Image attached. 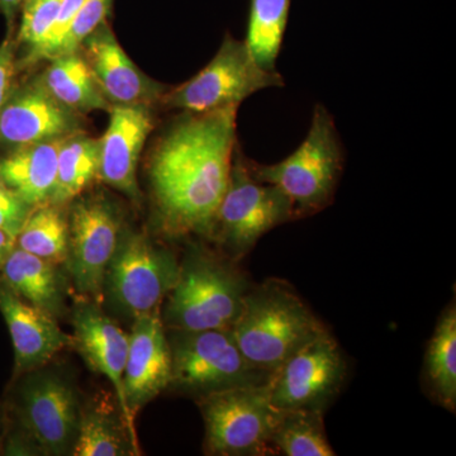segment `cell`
<instances>
[{
    "mask_svg": "<svg viewBox=\"0 0 456 456\" xmlns=\"http://www.w3.org/2000/svg\"><path fill=\"white\" fill-rule=\"evenodd\" d=\"M237 110L185 112L156 142L147 173L156 222L165 235L209 236L239 143Z\"/></svg>",
    "mask_w": 456,
    "mask_h": 456,
    "instance_id": "obj_1",
    "label": "cell"
},
{
    "mask_svg": "<svg viewBox=\"0 0 456 456\" xmlns=\"http://www.w3.org/2000/svg\"><path fill=\"white\" fill-rule=\"evenodd\" d=\"M236 261L193 245L179 263L178 278L167 294L165 329L176 331L231 330L250 292Z\"/></svg>",
    "mask_w": 456,
    "mask_h": 456,
    "instance_id": "obj_2",
    "label": "cell"
},
{
    "mask_svg": "<svg viewBox=\"0 0 456 456\" xmlns=\"http://www.w3.org/2000/svg\"><path fill=\"white\" fill-rule=\"evenodd\" d=\"M326 329L292 285L268 279L251 287L231 332L248 362L273 374Z\"/></svg>",
    "mask_w": 456,
    "mask_h": 456,
    "instance_id": "obj_3",
    "label": "cell"
},
{
    "mask_svg": "<svg viewBox=\"0 0 456 456\" xmlns=\"http://www.w3.org/2000/svg\"><path fill=\"white\" fill-rule=\"evenodd\" d=\"M344 147L334 117L317 104L310 130L301 145L284 160L264 165L248 161L259 182L274 185L293 206L296 220L325 209L335 196L342 167Z\"/></svg>",
    "mask_w": 456,
    "mask_h": 456,
    "instance_id": "obj_4",
    "label": "cell"
},
{
    "mask_svg": "<svg viewBox=\"0 0 456 456\" xmlns=\"http://www.w3.org/2000/svg\"><path fill=\"white\" fill-rule=\"evenodd\" d=\"M248 161L237 143L227 189L208 236L222 254L235 261L250 253L273 228L296 220L290 200L274 185L255 178Z\"/></svg>",
    "mask_w": 456,
    "mask_h": 456,
    "instance_id": "obj_5",
    "label": "cell"
},
{
    "mask_svg": "<svg viewBox=\"0 0 456 456\" xmlns=\"http://www.w3.org/2000/svg\"><path fill=\"white\" fill-rule=\"evenodd\" d=\"M179 263L170 248L123 227L104 278V302L132 321L161 311L178 278Z\"/></svg>",
    "mask_w": 456,
    "mask_h": 456,
    "instance_id": "obj_6",
    "label": "cell"
},
{
    "mask_svg": "<svg viewBox=\"0 0 456 456\" xmlns=\"http://www.w3.org/2000/svg\"><path fill=\"white\" fill-rule=\"evenodd\" d=\"M197 401L206 454L274 455L272 436L281 410L270 401L269 380L209 393Z\"/></svg>",
    "mask_w": 456,
    "mask_h": 456,
    "instance_id": "obj_7",
    "label": "cell"
},
{
    "mask_svg": "<svg viewBox=\"0 0 456 456\" xmlns=\"http://www.w3.org/2000/svg\"><path fill=\"white\" fill-rule=\"evenodd\" d=\"M171 355L169 388L196 395L233 387L268 382L264 373L248 362L231 330L176 331L167 336Z\"/></svg>",
    "mask_w": 456,
    "mask_h": 456,
    "instance_id": "obj_8",
    "label": "cell"
},
{
    "mask_svg": "<svg viewBox=\"0 0 456 456\" xmlns=\"http://www.w3.org/2000/svg\"><path fill=\"white\" fill-rule=\"evenodd\" d=\"M46 367L20 375L14 415L32 449L44 455H71L83 404L73 380Z\"/></svg>",
    "mask_w": 456,
    "mask_h": 456,
    "instance_id": "obj_9",
    "label": "cell"
},
{
    "mask_svg": "<svg viewBox=\"0 0 456 456\" xmlns=\"http://www.w3.org/2000/svg\"><path fill=\"white\" fill-rule=\"evenodd\" d=\"M277 70L261 68L244 41L226 35L220 50L188 82L165 92L160 104L167 110L203 113L240 104L260 90L283 86Z\"/></svg>",
    "mask_w": 456,
    "mask_h": 456,
    "instance_id": "obj_10",
    "label": "cell"
},
{
    "mask_svg": "<svg viewBox=\"0 0 456 456\" xmlns=\"http://www.w3.org/2000/svg\"><path fill=\"white\" fill-rule=\"evenodd\" d=\"M70 246L66 269L82 298L104 305V278L118 245L123 222L104 194L79 196L68 204Z\"/></svg>",
    "mask_w": 456,
    "mask_h": 456,
    "instance_id": "obj_11",
    "label": "cell"
},
{
    "mask_svg": "<svg viewBox=\"0 0 456 456\" xmlns=\"http://www.w3.org/2000/svg\"><path fill=\"white\" fill-rule=\"evenodd\" d=\"M346 362L329 329L285 360L269 379L270 401L278 410L325 411L340 392Z\"/></svg>",
    "mask_w": 456,
    "mask_h": 456,
    "instance_id": "obj_12",
    "label": "cell"
},
{
    "mask_svg": "<svg viewBox=\"0 0 456 456\" xmlns=\"http://www.w3.org/2000/svg\"><path fill=\"white\" fill-rule=\"evenodd\" d=\"M82 114L69 110L36 77L14 86L0 108V143L16 147L61 140L84 131Z\"/></svg>",
    "mask_w": 456,
    "mask_h": 456,
    "instance_id": "obj_13",
    "label": "cell"
},
{
    "mask_svg": "<svg viewBox=\"0 0 456 456\" xmlns=\"http://www.w3.org/2000/svg\"><path fill=\"white\" fill-rule=\"evenodd\" d=\"M74 336L73 346L80 354L90 370L103 375L112 384L116 401L132 437L139 443L134 417L127 407L125 395L126 362H127L130 335L108 316L103 305L82 298L75 302L71 314Z\"/></svg>",
    "mask_w": 456,
    "mask_h": 456,
    "instance_id": "obj_14",
    "label": "cell"
},
{
    "mask_svg": "<svg viewBox=\"0 0 456 456\" xmlns=\"http://www.w3.org/2000/svg\"><path fill=\"white\" fill-rule=\"evenodd\" d=\"M79 51L110 106L151 107L160 103L167 92L165 86L137 68L107 22L83 41Z\"/></svg>",
    "mask_w": 456,
    "mask_h": 456,
    "instance_id": "obj_15",
    "label": "cell"
},
{
    "mask_svg": "<svg viewBox=\"0 0 456 456\" xmlns=\"http://www.w3.org/2000/svg\"><path fill=\"white\" fill-rule=\"evenodd\" d=\"M110 123L99 139L97 179L139 203L141 191L137 169L147 137L154 128L151 107L112 106Z\"/></svg>",
    "mask_w": 456,
    "mask_h": 456,
    "instance_id": "obj_16",
    "label": "cell"
},
{
    "mask_svg": "<svg viewBox=\"0 0 456 456\" xmlns=\"http://www.w3.org/2000/svg\"><path fill=\"white\" fill-rule=\"evenodd\" d=\"M126 362V402L131 415L154 401L171 382V355L161 311L136 318L132 325Z\"/></svg>",
    "mask_w": 456,
    "mask_h": 456,
    "instance_id": "obj_17",
    "label": "cell"
},
{
    "mask_svg": "<svg viewBox=\"0 0 456 456\" xmlns=\"http://www.w3.org/2000/svg\"><path fill=\"white\" fill-rule=\"evenodd\" d=\"M0 314L4 317L14 349V375L49 364L60 351L73 346L55 317L29 305L0 279Z\"/></svg>",
    "mask_w": 456,
    "mask_h": 456,
    "instance_id": "obj_18",
    "label": "cell"
},
{
    "mask_svg": "<svg viewBox=\"0 0 456 456\" xmlns=\"http://www.w3.org/2000/svg\"><path fill=\"white\" fill-rule=\"evenodd\" d=\"M0 270V279L29 305L56 320L68 311V281L56 264L14 246Z\"/></svg>",
    "mask_w": 456,
    "mask_h": 456,
    "instance_id": "obj_19",
    "label": "cell"
},
{
    "mask_svg": "<svg viewBox=\"0 0 456 456\" xmlns=\"http://www.w3.org/2000/svg\"><path fill=\"white\" fill-rule=\"evenodd\" d=\"M61 140L16 147L0 158V182L31 208L53 198Z\"/></svg>",
    "mask_w": 456,
    "mask_h": 456,
    "instance_id": "obj_20",
    "label": "cell"
},
{
    "mask_svg": "<svg viewBox=\"0 0 456 456\" xmlns=\"http://www.w3.org/2000/svg\"><path fill=\"white\" fill-rule=\"evenodd\" d=\"M37 77L57 102L82 116L94 110L110 112L112 106L99 89L80 51L53 57Z\"/></svg>",
    "mask_w": 456,
    "mask_h": 456,
    "instance_id": "obj_21",
    "label": "cell"
},
{
    "mask_svg": "<svg viewBox=\"0 0 456 456\" xmlns=\"http://www.w3.org/2000/svg\"><path fill=\"white\" fill-rule=\"evenodd\" d=\"M122 413L106 403L82 407L75 439L74 456H128L141 454Z\"/></svg>",
    "mask_w": 456,
    "mask_h": 456,
    "instance_id": "obj_22",
    "label": "cell"
},
{
    "mask_svg": "<svg viewBox=\"0 0 456 456\" xmlns=\"http://www.w3.org/2000/svg\"><path fill=\"white\" fill-rule=\"evenodd\" d=\"M99 147V139L88 136L84 131L61 140L51 203L68 206L97 179Z\"/></svg>",
    "mask_w": 456,
    "mask_h": 456,
    "instance_id": "obj_23",
    "label": "cell"
},
{
    "mask_svg": "<svg viewBox=\"0 0 456 456\" xmlns=\"http://www.w3.org/2000/svg\"><path fill=\"white\" fill-rule=\"evenodd\" d=\"M68 206L45 203L27 216L16 246L27 253L61 266L68 263L70 246Z\"/></svg>",
    "mask_w": 456,
    "mask_h": 456,
    "instance_id": "obj_24",
    "label": "cell"
},
{
    "mask_svg": "<svg viewBox=\"0 0 456 456\" xmlns=\"http://www.w3.org/2000/svg\"><path fill=\"white\" fill-rule=\"evenodd\" d=\"M274 454L284 456H334L327 439L323 411L314 408L281 410L272 436Z\"/></svg>",
    "mask_w": 456,
    "mask_h": 456,
    "instance_id": "obj_25",
    "label": "cell"
},
{
    "mask_svg": "<svg viewBox=\"0 0 456 456\" xmlns=\"http://www.w3.org/2000/svg\"><path fill=\"white\" fill-rule=\"evenodd\" d=\"M426 379L431 395L450 412L456 410V308L444 311L426 353Z\"/></svg>",
    "mask_w": 456,
    "mask_h": 456,
    "instance_id": "obj_26",
    "label": "cell"
},
{
    "mask_svg": "<svg viewBox=\"0 0 456 456\" xmlns=\"http://www.w3.org/2000/svg\"><path fill=\"white\" fill-rule=\"evenodd\" d=\"M289 8L290 0H250L244 42L255 61L266 70L275 71Z\"/></svg>",
    "mask_w": 456,
    "mask_h": 456,
    "instance_id": "obj_27",
    "label": "cell"
},
{
    "mask_svg": "<svg viewBox=\"0 0 456 456\" xmlns=\"http://www.w3.org/2000/svg\"><path fill=\"white\" fill-rule=\"evenodd\" d=\"M113 2L114 0H83L70 28L57 46L53 59L79 51L83 41L99 26L107 22V18L112 11Z\"/></svg>",
    "mask_w": 456,
    "mask_h": 456,
    "instance_id": "obj_28",
    "label": "cell"
},
{
    "mask_svg": "<svg viewBox=\"0 0 456 456\" xmlns=\"http://www.w3.org/2000/svg\"><path fill=\"white\" fill-rule=\"evenodd\" d=\"M64 0H23L18 42L28 49L42 40L59 13Z\"/></svg>",
    "mask_w": 456,
    "mask_h": 456,
    "instance_id": "obj_29",
    "label": "cell"
},
{
    "mask_svg": "<svg viewBox=\"0 0 456 456\" xmlns=\"http://www.w3.org/2000/svg\"><path fill=\"white\" fill-rule=\"evenodd\" d=\"M83 0H64L59 13L51 25L49 31L42 37V40L37 45L28 49L26 59L23 60V66H32L38 64V62L49 61L53 59V53L59 46L60 42L65 37L71 23H73Z\"/></svg>",
    "mask_w": 456,
    "mask_h": 456,
    "instance_id": "obj_30",
    "label": "cell"
},
{
    "mask_svg": "<svg viewBox=\"0 0 456 456\" xmlns=\"http://www.w3.org/2000/svg\"><path fill=\"white\" fill-rule=\"evenodd\" d=\"M16 193L0 182V228L17 237L27 216L31 212Z\"/></svg>",
    "mask_w": 456,
    "mask_h": 456,
    "instance_id": "obj_31",
    "label": "cell"
},
{
    "mask_svg": "<svg viewBox=\"0 0 456 456\" xmlns=\"http://www.w3.org/2000/svg\"><path fill=\"white\" fill-rule=\"evenodd\" d=\"M14 45L9 40L0 45V108L5 103L13 90L14 74H16Z\"/></svg>",
    "mask_w": 456,
    "mask_h": 456,
    "instance_id": "obj_32",
    "label": "cell"
},
{
    "mask_svg": "<svg viewBox=\"0 0 456 456\" xmlns=\"http://www.w3.org/2000/svg\"><path fill=\"white\" fill-rule=\"evenodd\" d=\"M16 236L0 228V269L7 260L9 254L13 250L14 246H16Z\"/></svg>",
    "mask_w": 456,
    "mask_h": 456,
    "instance_id": "obj_33",
    "label": "cell"
},
{
    "mask_svg": "<svg viewBox=\"0 0 456 456\" xmlns=\"http://www.w3.org/2000/svg\"><path fill=\"white\" fill-rule=\"evenodd\" d=\"M23 0H0V11L3 12L9 26L14 22L18 11L22 7Z\"/></svg>",
    "mask_w": 456,
    "mask_h": 456,
    "instance_id": "obj_34",
    "label": "cell"
},
{
    "mask_svg": "<svg viewBox=\"0 0 456 456\" xmlns=\"http://www.w3.org/2000/svg\"><path fill=\"white\" fill-rule=\"evenodd\" d=\"M3 439V411L0 408V441Z\"/></svg>",
    "mask_w": 456,
    "mask_h": 456,
    "instance_id": "obj_35",
    "label": "cell"
}]
</instances>
